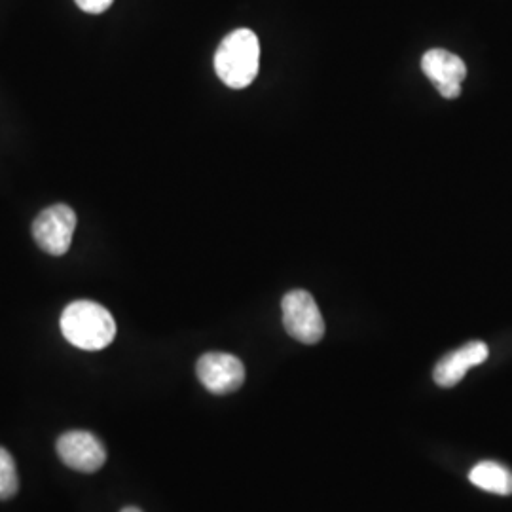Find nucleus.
Returning <instances> with one entry per match:
<instances>
[{
	"instance_id": "nucleus-1",
	"label": "nucleus",
	"mask_w": 512,
	"mask_h": 512,
	"mask_svg": "<svg viewBox=\"0 0 512 512\" xmlns=\"http://www.w3.org/2000/svg\"><path fill=\"white\" fill-rule=\"evenodd\" d=\"M61 332L69 344L84 351H99L112 344L116 323L107 308L92 300H76L61 315Z\"/></svg>"
},
{
	"instance_id": "nucleus-2",
	"label": "nucleus",
	"mask_w": 512,
	"mask_h": 512,
	"mask_svg": "<svg viewBox=\"0 0 512 512\" xmlns=\"http://www.w3.org/2000/svg\"><path fill=\"white\" fill-rule=\"evenodd\" d=\"M260 65V42L251 29H236L220 42L215 54V71L234 90L253 84Z\"/></svg>"
},
{
	"instance_id": "nucleus-3",
	"label": "nucleus",
	"mask_w": 512,
	"mask_h": 512,
	"mask_svg": "<svg viewBox=\"0 0 512 512\" xmlns=\"http://www.w3.org/2000/svg\"><path fill=\"white\" fill-rule=\"evenodd\" d=\"M283 325L296 342L313 346L325 336V319L308 291H291L283 296Z\"/></svg>"
},
{
	"instance_id": "nucleus-4",
	"label": "nucleus",
	"mask_w": 512,
	"mask_h": 512,
	"mask_svg": "<svg viewBox=\"0 0 512 512\" xmlns=\"http://www.w3.org/2000/svg\"><path fill=\"white\" fill-rule=\"evenodd\" d=\"M76 230V213L65 203L44 209L33 222V238L38 247L52 256L67 255Z\"/></svg>"
},
{
	"instance_id": "nucleus-5",
	"label": "nucleus",
	"mask_w": 512,
	"mask_h": 512,
	"mask_svg": "<svg viewBox=\"0 0 512 512\" xmlns=\"http://www.w3.org/2000/svg\"><path fill=\"white\" fill-rule=\"evenodd\" d=\"M57 456L73 471L97 473L107 461V448L88 431H69L57 439Z\"/></svg>"
},
{
	"instance_id": "nucleus-6",
	"label": "nucleus",
	"mask_w": 512,
	"mask_h": 512,
	"mask_svg": "<svg viewBox=\"0 0 512 512\" xmlns=\"http://www.w3.org/2000/svg\"><path fill=\"white\" fill-rule=\"evenodd\" d=\"M198 380L215 395H228L245 384V366L230 353H205L196 365Z\"/></svg>"
},
{
	"instance_id": "nucleus-7",
	"label": "nucleus",
	"mask_w": 512,
	"mask_h": 512,
	"mask_svg": "<svg viewBox=\"0 0 512 512\" xmlns=\"http://www.w3.org/2000/svg\"><path fill=\"white\" fill-rule=\"evenodd\" d=\"M421 71L446 99H458L461 82L467 76L463 59L446 50H429L421 57Z\"/></svg>"
},
{
	"instance_id": "nucleus-8",
	"label": "nucleus",
	"mask_w": 512,
	"mask_h": 512,
	"mask_svg": "<svg viewBox=\"0 0 512 512\" xmlns=\"http://www.w3.org/2000/svg\"><path fill=\"white\" fill-rule=\"evenodd\" d=\"M488 355L490 349L484 342H469L463 348L456 349L440 359L433 370V380L440 387H454L465 378L467 370L482 365L488 359Z\"/></svg>"
},
{
	"instance_id": "nucleus-9",
	"label": "nucleus",
	"mask_w": 512,
	"mask_h": 512,
	"mask_svg": "<svg viewBox=\"0 0 512 512\" xmlns=\"http://www.w3.org/2000/svg\"><path fill=\"white\" fill-rule=\"evenodd\" d=\"M469 480L475 484L476 488L486 490L490 494H512L511 469L495 461H482L475 465L469 473Z\"/></svg>"
},
{
	"instance_id": "nucleus-10",
	"label": "nucleus",
	"mask_w": 512,
	"mask_h": 512,
	"mask_svg": "<svg viewBox=\"0 0 512 512\" xmlns=\"http://www.w3.org/2000/svg\"><path fill=\"white\" fill-rule=\"evenodd\" d=\"M19 478L16 461L8 450L0 448V499H10L18 494Z\"/></svg>"
},
{
	"instance_id": "nucleus-11",
	"label": "nucleus",
	"mask_w": 512,
	"mask_h": 512,
	"mask_svg": "<svg viewBox=\"0 0 512 512\" xmlns=\"http://www.w3.org/2000/svg\"><path fill=\"white\" fill-rule=\"evenodd\" d=\"M74 2L86 14H103L109 10L114 0H74Z\"/></svg>"
},
{
	"instance_id": "nucleus-12",
	"label": "nucleus",
	"mask_w": 512,
	"mask_h": 512,
	"mask_svg": "<svg viewBox=\"0 0 512 512\" xmlns=\"http://www.w3.org/2000/svg\"><path fill=\"white\" fill-rule=\"evenodd\" d=\"M120 512H143L141 509H137V507H126V509H122Z\"/></svg>"
}]
</instances>
